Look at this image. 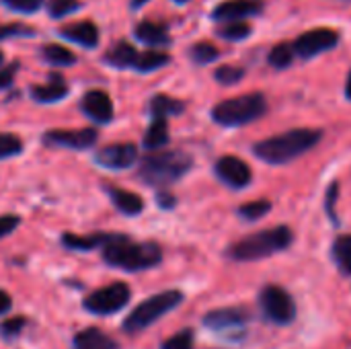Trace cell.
I'll use <instances>...</instances> for the list:
<instances>
[{
    "label": "cell",
    "mask_w": 351,
    "mask_h": 349,
    "mask_svg": "<svg viewBox=\"0 0 351 349\" xmlns=\"http://www.w3.org/2000/svg\"><path fill=\"white\" fill-rule=\"evenodd\" d=\"M21 224V218L14 216V214H6V216H0V239L8 237L16 226Z\"/></svg>",
    "instance_id": "cell-39"
},
{
    "label": "cell",
    "mask_w": 351,
    "mask_h": 349,
    "mask_svg": "<svg viewBox=\"0 0 351 349\" xmlns=\"http://www.w3.org/2000/svg\"><path fill=\"white\" fill-rule=\"evenodd\" d=\"M33 35V29L21 23H12V25H0V39H10V37H27Z\"/></svg>",
    "instance_id": "cell-37"
},
{
    "label": "cell",
    "mask_w": 351,
    "mask_h": 349,
    "mask_svg": "<svg viewBox=\"0 0 351 349\" xmlns=\"http://www.w3.org/2000/svg\"><path fill=\"white\" fill-rule=\"evenodd\" d=\"M169 53L167 51H138V58H136V64L134 68L140 70V72H152V70H158L162 68L165 64H169Z\"/></svg>",
    "instance_id": "cell-26"
},
{
    "label": "cell",
    "mask_w": 351,
    "mask_h": 349,
    "mask_svg": "<svg viewBox=\"0 0 351 349\" xmlns=\"http://www.w3.org/2000/svg\"><path fill=\"white\" fill-rule=\"evenodd\" d=\"M27 327V319L25 317H14V319H8L0 325V335L4 339H14L23 333V329Z\"/></svg>",
    "instance_id": "cell-36"
},
{
    "label": "cell",
    "mask_w": 351,
    "mask_h": 349,
    "mask_svg": "<svg viewBox=\"0 0 351 349\" xmlns=\"http://www.w3.org/2000/svg\"><path fill=\"white\" fill-rule=\"evenodd\" d=\"M10 306H12V300H10V296H8L4 290H0V315L8 313V311H10Z\"/></svg>",
    "instance_id": "cell-41"
},
{
    "label": "cell",
    "mask_w": 351,
    "mask_h": 349,
    "mask_svg": "<svg viewBox=\"0 0 351 349\" xmlns=\"http://www.w3.org/2000/svg\"><path fill=\"white\" fill-rule=\"evenodd\" d=\"M333 261L341 274L351 276V234H343L333 243Z\"/></svg>",
    "instance_id": "cell-25"
},
{
    "label": "cell",
    "mask_w": 351,
    "mask_h": 349,
    "mask_svg": "<svg viewBox=\"0 0 351 349\" xmlns=\"http://www.w3.org/2000/svg\"><path fill=\"white\" fill-rule=\"evenodd\" d=\"M218 35L224 39H230V41H241L251 35V25L243 23V21H230L228 25L218 29Z\"/></svg>",
    "instance_id": "cell-29"
},
{
    "label": "cell",
    "mask_w": 351,
    "mask_h": 349,
    "mask_svg": "<svg viewBox=\"0 0 351 349\" xmlns=\"http://www.w3.org/2000/svg\"><path fill=\"white\" fill-rule=\"evenodd\" d=\"M189 53H191V60H193L195 64H210V62L218 60V56H220L218 47L212 45V43H208V41L195 43V45L191 47Z\"/></svg>",
    "instance_id": "cell-31"
},
{
    "label": "cell",
    "mask_w": 351,
    "mask_h": 349,
    "mask_svg": "<svg viewBox=\"0 0 351 349\" xmlns=\"http://www.w3.org/2000/svg\"><path fill=\"white\" fill-rule=\"evenodd\" d=\"M183 111H185V105L179 99H173L169 95H156L150 101L152 117H169V115H179Z\"/></svg>",
    "instance_id": "cell-24"
},
{
    "label": "cell",
    "mask_w": 351,
    "mask_h": 349,
    "mask_svg": "<svg viewBox=\"0 0 351 349\" xmlns=\"http://www.w3.org/2000/svg\"><path fill=\"white\" fill-rule=\"evenodd\" d=\"M107 193H109L113 206H115L121 214H125V216H138V214L144 210V202H142V197H140L138 193H132V191H128V189L113 187V185L107 187Z\"/></svg>",
    "instance_id": "cell-17"
},
{
    "label": "cell",
    "mask_w": 351,
    "mask_h": 349,
    "mask_svg": "<svg viewBox=\"0 0 351 349\" xmlns=\"http://www.w3.org/2000/svg\"><path fill=\"white\" fill-rule=\"evenodd\" d=\"M103 259L117 269L144 272L162 261V251L156 243H134L125 234H117L103 247Z\"/></svg>",
    "instance_id": "cell-2"
},
{
    "label": "cell",
    "mask_w": 351,
    "mask_h": 349,
    "mask_svg": "<svg viewBox=\"0 0 351 349\" xmlns=\"http://www.w3.org/2000/svg\"><path fill=\"white\" fill-rule=\"evenodd\" d=\"M267 111V101L261 93H249L226 99L212 109V119L224 128H239L259 119Z\"/></svg>",
    "instance_id": "cell-5"
},
{
    "label": "cell",
    "mask_w": 351,
    "mask_h": 349,
    "mask_svg": "<svg viewBox=\"0 0 351 349\" xmlns=\"http://www.w3.org/2000/svg\"><path fill=\"white\" fill-rule=\"evenodd\" d=\"M95 160L105 167V169H128L138 160V148L130 142H121V144H109L105 148H101L95 156Z\"/></svg>",
    "instance_id": "cell-11"
},
{
    "label": "cell",
    "mask_w": 351,
    "mask_h": 349,
    "mask_svg": "<svg viewBox=\"0 0 351 349\" xmlns=\"http://www.w3.org/2000/svg\"><path fill=\"white\" fill-rule=\"evenodd\" d=\"M130 298H132L130 286L123 282H115L111 286L90 292L82 300V306L93 315H113V313L121 311L130 302Z\"/></svg>",
    "instance_id": "cell-8"
},
{
    "label": "cell",
    "mask_w": 351,
    "mask_h": 349,
    "mask_svg": "<svg viewBox=\"0 0 351 349\" xmlns=\"http://www.w3.org/2000/svg\"><path fill=\"white\" fill-rule=\"evenodd\" d=\"M175 2H179V4H183V2H187V0H175Z\"/></svg>",
    "instance_id": "cell-46"
},
{
    "label": "cell",
    "mask_w": 351,
    "mask_h": 349,
    "mask_svg": "<svg viewBox=\"0 0 351 349\" xmlns=\"http://www.w3.org/2000/svg\"><path fill=\"white\" fill-rule=\"evenodd\" d=\"M43 58L53 64V66H70L76 62V56L64 47V45H58V43H49V45H43Z\"/></svg>",
    "instance_id": "cell-27"
},
{
    "label": "cell",
    "mask_w": 351,
    "mask_h": 349,
    "mask_svg": "<svg viewBox=\"0 0 351 349\" xmlns=\"http://www.w3.org/2000/svg\"><path fill=\"white\" fill-rule=\"evenodd\" d=\"M339 43V33L333 29H313L302 33L296 41H294V53H298L300 58H315L331 47H335Z\"/></svg>",
    "instance_id": "cell-9"
},
{
    "label": "cell",
    "mask_w": 351,
    "mask_h": 349,
    "mask_svg": "<svg viewBox=\"0 0 351 349\" xmlns=\"http://www.w3.org/2000/svg\"><path fill=\"white\" fill-rule=\"evenodd\" d=\"M21 152H23V140L14 134L0 132V160L16 156Z\"/></svg>",
    "instance_id": "cell-30"
},
{
    "label": "cell",
    "mask_w": 351,
    "mask_h": 349,
    "mask_svg": "<svg viewBox=\"0 0 351 349\" xmlns=\"http://www.w3.org/2000/svg\"><path fill=\"white\" fill-rule=\"evenodd\" d=\"M78 8H80L78 0H49V6H47L49 14L53 19H62L70 12H76Z\"/></svg>",
    "instance_id": "cell-35"
},
{
    "label": "cell",
    "mask_w": 351,
    "mask_h": 349,
    "mask_svg": "<svg viewBox=\"0 0 351 349\" xmlns=\"http://www.w3.org/2000/svg\"><path fill=\"white\" fill-rule=\"evenodd\" d=\"M169 142V125L167 117H154L146 136H144V148L146 150H158Z\"/></svg>",
    "instance_id": "cell-23"
},
{
    "label": "cell",
    "mask_w": 351,
    "mask_h": 349,
    "mask_svg": "<svg viewBox=\"0 0 351 349\" xmlns=\"http://www.w3.org/2000/svg\"><path fill=\"white\" fill-rule=\"evenodd\" d=\"M249 313L245 309H218L204 317V325L212 331H228L247 325Z\"/></svg>",
    "instance_id": "cell-13"
},
{
    "label": "cell",
    "mask_w": 351,
    "mask_h": 349,
    "mask_svg": "<svg viewBox=\"0 0 351 349\" xmlns=\"http://www.w3.org/2000/svg\"><path fill=\"white\" fill-rule=\"evenodd\" d=\"M97 138H99V134L93 128H84V130H51V132H45L43 142L47 146L84 150V148L95 146Z\"/></svg>",
    "instance_id": "cell-10"
},
{
    "label": "cell",
    "mask_w": 351,
    "mask_h": 349,
    "mask_svg": "<svg viewBox=\"0 0 351 349\" xmlns=\"http://www.w3.org/2000/svg\"><path fill=\"white\" fill-rule=\"evenodd\" d=\"M2 62H4V56H2V51H0V66H2Z\"/></svg>",
    "instance_id": "cell-45"
},
{
    "label": "cell",
    "mask_w": 351,
    "mask_h": 349,
    "mask_svg": "<svg viewBox=\"0 0 351 349\" xmlns=\"http://www.w3.org/2000/svg\"><path fill=\"white\" fill-rule=\"evenodd\" d=\"M346 97L351 101V72L350 76H348V82H346Z\"/></svg>",
    "instance_id": "cell-43"
},
{
    "label": "cell",
    "mask_w": 351,
    "mask_h": 349,
    "mask_svg": "<svg viewBox=\"0 0 351 349\" xmlns=\"http://www.w3.org/2000/svg\"><path fill=\"white\" fill-rule=\"evenodd\" d=\"M146 2H148V0H132V6H134V8H140V6H144Z\"/></svg>",
    "instance_id": "cell-44"
},
{
    "label": "cell",
    "mask_w": 351,
    "mask_h": 349,
    "mask_svg": "<svg viewBox=\"0 0 351 349\" xmlns=\"http://www.w3.org/2000/svg\"><path fill=\"white\" fill-rule=\"evenodd\" d=\"M292 241H294V234L288 226L261 230L234 243L228 249V257L234 261H259V259L286 251L292 245Z\"/></svg>",
    "instance_id": "cell-4"
},
{
    "label": "cell",
    "mask_w": 351,
    "mask_h": 349,
    "mask_svg": "<svg viewBox=\"0 0 351 349\" xmlns=\"http://www.w3.org/2000/svg\"><path fill=\"white\" fill-rule=\"evenodd\" d=\"M136 58H138V49L128 41H117L105 53V62L111 64L113 68H134Z\"/></svg>",
    "instance_id": "cell-20"
},
{
    "label": "cell",
    "mask_w": 351,
    "mask_h": 349,
    "mask_svg": "<svg viewBox=\"0 0 351 349\" xmlns=\"http://www.w3.org/2000/svg\"><path fill=\"white\" fill-rule=\"evenodd\" d=\"M193 165V158L187 152L181 150H150L142 163L138 177L146 185L154 187H167L175 181H179Z\"/></svg>",
    "instance_id": "cell-3"
},
{
    "label": "cell",
    "mask_w": 351,
    "mask_h": 349,
    "mask_svg": "<svg viewBox=\"0 0 351 349\" xmlns=\"http://www.w3.org/2000/svg\"><path fill=\"white\" fill-rule=\"evenodd\" d=\"M117 234L113 232H95V234H88V237H78V234H64L62 237V245L66 249H72V251H93L97 247H105L109 241H113Z\"/></svg>",
    "instance_id": "cell-19"
},
{
    "label": "cell",
    "mask_w": 351,
    "mask_h": 349,
    "mask_svg": "<svg viewBox=\"0 0 351 349\" xmlns=\"http://www.w3.org/2000/svg\"><path fill=\"white\" fill-rule=\"evenodd\" d=\"M259 306L265 319L276 325H290L296 319L294 298L280 286H265L259 294Z\"/></svg>",
    "instance_id": "cell-7"
},
{
    "label": "cell",
    "mask_w": 351,
    "mask_h": 349,
    "mask_svg": "<svg viewBox=\"0 0 351 349\" xmlns=\"http://www.w3.org/2000/svg\"><path fill=\"white\" fill-rule=\"evenodd\" d=\"M216 175L220 177V181H224L226 185H230L234 189L247 187L253 177L249 165L237 156H222L216 163Z\"/></svg>",
    "instance_id": "cell-12"
},
{
    "label": "cell",
    "mask_w": 351,
    "mask_h": 349,
    "mask_svg": "<svg viewBox=\"0 0 351 349\" xmlns=\"http://www.w3.org/2000/svg\"><path fill=\"white\" fill-rule=\"evenodd\" d=\"M261 12V4L257 0H226L218 4L212 12V19L216 21H239L251 14Z\"/></svg>",
    "instance_id": "cell-15"
},
{
    "label": "cell",
    "mask_w": 351,
    "mask_h": 349,
    "mask_svg": "<svg viewBox=\"0 0 351 349\" xmlns=\"http://www.w3.org/2000/svg\"><path fill=\"white\" fill-rule=\"evenodd\" d=\"M8 8H12V10H16V12H25V14H29V12H35V10H39L41 8V4L45 2V0H2Z\"/></svg>",
    "instance_id": "cell-38"
},
{
    "label": "cell",
    "mask_w": 351,
    "mask_h": 349,
    "mask_svg": "<svg viewBox=\"0 0 351 349\" xmlns=\"http://www.w3.org/2000/svg\"><path fill=\"white\" fill-rule=\"evenodd\" d=\"M195 348V339H193V331L191 329H183L179 333H175L173 337H169L160 349H193Z\"/></svg>",
    "instance_id": "cell-33"
},
{
    "label": "cell",
    "mask_w": 351,
    "mask_h": 349,
    "mask_svg": "<svg viewBox=\"0 0 351 349\" xmlns=\"http://www.w3.org/2000/svg\"><path fill=\"white\" fill-rule=\"evenodd\" d=\"M136 37L146 45H169L171 43L167 27L160 23H154V21H142L136 27Z\"/></svg>",
    "instance_id": "cell-21"
},
{
    "label": "cell",
    "mask_w": 351,
    "mask_h": 349,
    "mask_svg": "<svg viewBox=\"0 0 351 349\" xmlns=\"http://www.w3.org/2000/svg\"><path fill=\"white\" fill-rule=\"evenodd\" d=\"M72 349H119V346L109 337L105 335L101 329H84V331H78L72 339Z\"/></svg>",
    "instance_id": "cell-18"
},
{
    "label": "cell",
    "mask_w": 351,
    "mask_h": 349,
    "mask_svg": "<svg viewBox=\"0 0 351 349\" xmlns=\"http://www.w3.org/2000/svg\"><path fill=\"white\" fill-rule=\"evenodd\" d=\"M16 72H19V64H8L6 68H0V88L10 86Z\"/></svg>",
    "instance_id": "cell-40"
},
{
    "label": "cell",
    "mask_w": 351,
    "mask_h": 349,
    "mask_svg": "<svg viewBox=\"0 0 351 349\" xmlns=\"http://www.w3.org/2000/svg\"><path fill=\"white\" fill-rule=\"evenodd\" d=\"M60 35L68 41H74L82 47H97L99 45V29L90 21L72 23L60 29Z\"/></svg>",
    "instance_id": "cell-16"
},
{
    "label": "cell",
    "mask_w": 351,
    "mask_h": 349,
    "mask_svg": "<svg viewBox=\"0 0 351 349\" xmlns=\"http://www.w3.org/2000/svg\"><path fill=\"white\" fill-rule=\"evenodd\" d=\"M321 138L323 132L319 130H290L257 142L253 146V154L267 165H286L308 152Z\"/></svg>",
    "instance_id": "cell-1"
},
{
    "label": "cell",
    "mask_w": 351,
    "mask_h": 349,
    "mask_svg": "<svg viewBox=\"0 0 351 349\" xmlns=\"http://www.w3.org/2000/svg\"><path fill=\"white\" fill-rule=\"evenodd\" d=\"M269 210H271V202H267V200H257V202H251V204L241 206V208H239V214H241L245 220H259V218H263Z\"/></svg>",
    "instance_id": "cell-32"
},
{
    "label": "cell",
    "mask_w": 351,
    "mask_h": 349,
    "mask_svg": "<svg viewBox=\"0 0 351 349\" xmlns=\"http://www.w3.org/2000/svg\"><path fill=\"white\" fill-rule=\"evenodd\" d=\"M158 204H160L162 208H173V206H175V200H173V195H169V193H160V195H158Z\"/></svg>",
    "instance_id": "cell-42"
},
{
    "label": "cell",
    "mask_w": 351,
    "mask_h": 349,
    "mask_svg": "<svg viewBox=\"0 0 351 349\" xmlns=\"http://www.w3.org/2000/svg\"><path fill=\"white\" fill-rule=\"evenodd\" d=\"M181 302H183V294L179 290H167V292L154 294L148 300L140 302L132 311V315L123 323V331L125 333H140L142 329L154 325L167 313L175 311Z\"/></svg>",
    "instance_id": "cell-6"
},
{
    "label": "cell",
    "mask_w": 351,
    "mask_h": 349,
    "mask_svg": "<svg viewBox=\"0 0 351 349\" xmlns=\"http://www.w3.org/2000/svg\"><path fill=\"white\" fill-rule=\"evenodd\" d=\"M245 76V70L243 68H239V66H220L218 70H216V74H214V78L220 82V84H226V86H230V84H237L241 78Z\"/></svg>",
    "instance_id": "cell-34"
},
{
    "label": "cell",
    "mask_w": 351,
    "mask_h": 349,
    "mask_svg": "<svg viewBox=\"0 0 351 349\" xmlns=\"http://www.w3.org/2000/svg\"><path fill=\"white\" fill-rule=\"evenodd\" d=\"M269 64L278 70H284L292 64L294 60V47L288 45V43H278L271 51H269Z\"/></svg>",
    "instance_id": "cell-28"
},
{
    "label": "cell",
    "mask_w": 351,
    "mask_h": 349,
    "mask_svg": "<svg viewBox=\"0 0 351 349\" xmlns=\"http://www.w3.org/2000/svg\"><path fill=\"white\" fill-rule=\"evenodd\" d=\"M82 111L99 123H109L113 119V103L105 91H88L82 97Z\"/></svg>",
    "instance_id": "cell-14"
},
{
    "label": "cell",
    "mask_w": 351,
    "mask_h": 349,
    "mask_svg": "<svg viewBox=\"0 0 351 349\" xmlns=\"http://www.w3.org/2000/svg\"><path fill=\"white\" fill-rule=\"evenodd\" d=\"M66 95H68V86H66V82L58 74H51V82L49 84H39V86L31 88V97L37 103H56V101H60Z\"/></svg>",
    "instance_id": "cell-22"
}]
</instances>
